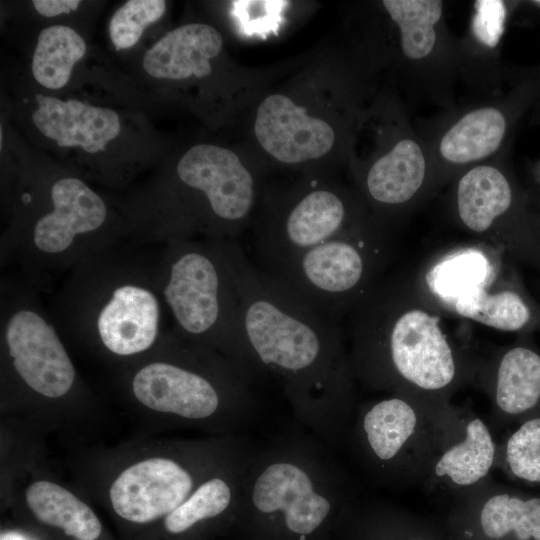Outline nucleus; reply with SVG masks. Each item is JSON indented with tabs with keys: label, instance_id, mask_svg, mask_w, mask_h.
<instances>
[{
	"label": "nucleus",
	"instance_id": "nucleus-1",
	"mask_svg": "<svg viewBox=\"0 0 540 540\" xmlns=\"http://www.w3.org/2000/svg\"><path fill=\"white\" fill-rule=\"evenodd\" d=\"M225 248L258 381L273 377L298 422L339 447L353 419L356 383L340 322L256 268L234 239H225Z\"/></svg>",
	"mask_w": 540,
	"mask_h": 540
},
{
	"label": "nucleus",
	"instance_id": "nucleus-2",
	"mask_svg": "<svg viewBox=\"0 0 540 540\" xmlns=\"http://www.w3.org/2000/svg\"><path fill=\"white\" fill-rule=\"evenodd\" d=\"M445 314L416 274L382 277L346 316L356 382L371 390L449 401L476 379L478 360L450 335Z\"/></svg>",
	"mask_w": 540,
	"mask_h": 540
},
{
	"label": "nucleus",
	"instance_id": "nucleus-3",
	"mask_svg": "<svg viewBox=\"0 0 540 540\" xmlns=\"http://www.w3.org/2000/svg\"><path fill=\"white\" fill-rule=\"evenodd\" d=\"M255 448L239 434L139 438L80 449L68 467L75 486L106 510L127 540H139L206 478Z\"/></svg>",
	"mask_w": 540,
	"mask_h": 540
},
{
	"label": "nucleus",
	"instance_id": "nucleus-4",
	"mask_svg": "<svg viewBox=\"0 0 540 540\" xmlns=\"http://www.w3.org/2000/svg\"><path fill=\"white\" fill-rule=\"evenodd\" d=\"M39 291L21 275L0 279V417L75 441L103 408L78 372Z\"/></svg>",
	"mask_w": 540,
	"mask_h": 540
},
{
	"label": "nucleus",
	"instance_id": "nucleus-5",
	"mask_svg": "<svg viewBox=\"0 0 540 540\" xmlns=\"http://www.w3.org/2000/svg\"><path fill=\"white\" fill-rule=\"evenodd\" d=\"M120 242L80 260L56 295L52 318L68 343L113 369L149 353L167 332L158 256Z\"/></svg>",
	"mask_w": 540,
	"mask_h": 540
},
{
	"label": "nucleus",
	"instance_id": "nucleus-6",
	"mask_svg": "<svg viewBox=\"0 0 540 540\" xmlns=\"http://www.w3.org/2000/svg\"><path fill=\"white\" fill-rule=\"evenodd\" d=\"M113 370L121 400L146 427L235 435L256 409L252 384L224 356L171 329L149 353Z\"/></svg>",
	"mask_w": 540,
	"mask_h": 540
},
{
	"label": "nucleus",
	"instance_id": "nucleus-7",
	"mask_svg": "<svg viewBox=\"0 0 540 540\" xmlns=\"http://www.w3.org/2000/svg\"><path fill=\"white\" fill-rule=\"evenodd\" d=\"M343 66L320 55L248 107L251 146L260 165L323 173L342 160L354 131Z\"/></svg>",
	"mask_w": 540,
	"mask_h": 540
},
{
	"label": "nucleus",
	"instance_id": "nucleus-8",
	"mask_svg": "<svg viewBox=\"0 0 540 540\" xmlns=\"http://www.w3.org/2000/svg\"><path fill=\"white\" fill-rule=\"evenodd\" d=\"M261 166L253 157L209 143L190 147L152 209L130 225V241L234 239L248 225L261 195Z\"/></svg>",
	"mask_w": 540,
	"mask_h": 540
},
{
	"label": "nucleus",
	"instance_id": "nucleus-9",
	"mask_svg": "<svg viewBox=\"0 0 540 540\" xmlns=\"http://www.w3.org/2000/svg\"><path fill=\"white\" fill-rule=\"evenodd\" d=\"M40 197L22 194L24 210L0 242L1 268L17 266L39 292H48L86 256L131 236L127 225L111 219L104 198L80 178L58 177L46 199Z\"/></svg>",
	"mask_w": 540,
	"mask_h": 540
},
{
	"label": "nucleus",
	"instance_id": "nucleus-10",
	"mask_svg": "<svg viewBox=\"0 0 540 540\" xmlns=\"http://www.w3.org/2000/svg\"><path fill=\"white\" fill-rule=\"evenodd\" d=\"M162 245L158 279L173 319L171 330L224 356L251 384L258 381L225 239H181Z\"/></svg>",
	"mask_w": 540,
	"mask_h": 540
},
{
	"label": "nucleus",
	"instance_id": "nucleus-11",
	"mask_svg": "<svg viewBox=\"0 0 540 540\" xmlns=\"http://www.w3.org/2000/svg\"><path fill=\"white\" fill-rule=\"evenodd\" d=\"M331 450L310 432L257 447L239 510L278 521L290 535L307 540L352 496L349 479Z\"/></svg>",
	"mask_w": 540,
	"mask_h": 540
},
{
	"label": "nucleus",
	"instance_id": "nucleus-12",
	"mask_svg": "<svg viewBox=\"0 0 540 540\" xmlns=\"http://www.w3.org/2000/svg\"><path fill=\"white\" fill-rule=\"evenodd\" d=\"M392 253V231L372 218L264 271L340 322L383 277Z\"/></svg>",
	"mask_w": 540,
	"mask_h": 540
},
{
	"label": "nucleus",
	"instance_id": "nucleus-13",
	"mask_svg": "<svg viewBox=\"0 0 540 540\" xmlns=\"http://www.w3.org/2000/svg\"><path fill=\"white\" fill-rule=\"evenodd\" d=\"M460 412L449 401L391 394L359 407L347 439L380 479H426Z\"/></svg>",
	"mask_w": 540,
	"mask_h": 540
},
{
	"label": "nucleus",
	"instance_id": "nucleus-14",
	"mask_svg": "<svg viewBox=\"0 0 540 540\" xmlns=\"http://www.w3.org/2000/svg\"><path fill=\"white\" fill-rule=\"evenodd\" d=\"M372 218L357 190L328 172L303 174L285 188L262 192L256 249L268 269Z\"/></svg>",
	"mask_w": 540,
	"mask_h": 540
},
{
	"label": "nucleus",
	"instance_id": "nucleus-15",
	"mask_svg": "<svg viewBox=\"0 0 540 540\" xmlns=\"http://www.w3.org/2000/svg\"><path fill=\"white\" fill-rule=\"evenodd\" d=\"M516 194L506 173L493 164L467 168L453 196L456 221L467 232L489 241L515 260L536 267L540 259V223L516 217Z\"/></svg>",
	"mask_w": 540,
	"mask_h": 540
},
{
	"label": "nucleus",
	"instance_id": "nucleus-16",
	"mask_svg": "<svg viewBox=\"0 0 540 540\" xmlns=\"http://www.w3.org/2000/svg\"><path fill=\"white\" fill-rule=\"evenodd\" d=\"M0 496L2 510L48 540H116L90 500L59 478L47 459L23 469Z\"/></svg>",
	"mask_w": 540,
	"mask_h": 540
},
{
	"label": "nucleus",
	"instance_id": "nucleus-17",
	"mask_svg": "<svg viewBox=\"0 0 540 540\" xmlns=\"http://www.w3.org/2000/svg\"><path fill=\"white\" fill-rule=\"evenodd\" d=\"M350 165L370 214L390 230L424 196L433 180L423 147L409 135L381 141L371 156Z\"/></svg>",
	"mask_w": 540,
	"mask_h": 540
},
{
	"label": "nucleus",
	"instance_id": "nucleus-18",
	"mask_svg": "<svg viewBox=\"0 0 540 540\" xmlns=\"http://www.w3.org/2000/svg\"><path fill=\"white\" fill-rule=\"evenodd\" d=\"M475 380L486 390L499 424L516 425L540 414V349L529 335L478 361Z\"/></svg>",
	"mask_w": 540,
	"mask_h": 540
},
{
	"label": "nucleus",
	"instance_id": "nucleus-19",
	"mask_svg": "<svg viewBox=\"0 0 540 540\" xmlns=\"http://www.w3.org/2000/svg\"><path fill=\"white\" fill-rule=\"evenodd\" d=\"M256 448L206 478L139 540H188L208 525L238 512L247 467Z\"/></svg>",
	"mask_w": 540,
	"mask_h": 540
},
{
	"label": "nucleus",
	"instance_id": "nucleus-20",
	"mask_svg": "<svg viewBox=\"0 0 540 540\" xmlns=\"http://www.w3.org/2000/svg\"><path fill=\"white\" fill-rule=\"evenodd\" d=\"M498 444L488 425L461 409L453 431L435 457L427 481L463 493L488 479L496 466Z\"/></svg>",
	"mask_w": 540,
	"mask_h": 540
},
{
	"label": "nucleus",
	"instance_id": "nucleus-21",
	"mask_svg": "<svg viewBox=\"0 0 540 540\" xmlns=\"http://www.w3.org/2000/svg\"><path fill=\"white\" fill-rule=\"evenodd\" d=\"M445 312L519 336L540 330V304L513 271L459 298Z\"/></svg>",
	"mask_w": 540,
	"mask_h": 540
},
{
	"label": "nucleus",
	"instance_id": "nucleus-22",
	"mask_svg": "<svg viewBox=\"0 0 540 540\" xmlns=\"http://www.w3.org/2000/svg\"><path fill=\"white\" fill-rule=\"evenodd\" d=\"M224 52L222 34L206 23L179 26L155 42L143 57L152 77L171 81L203 80L213 74Z\"/></svg>",
	"mask_w": 540,
	"mask_h": 540
},
{
	"label": "nucleus",
	"instance_id": "nucleus-23",
	"mask_svg": "<svg viewBox=\"0 0 540 540\" xmlns=\"http://www.w3.org/2000/svg\"><path fill=\"white\" fill-rule=\"evenodd\" d=\"M32 119L38 130L61 147H81L88 153L105 150L121 129L118 114L79 100L36 95Z\"/></svg>",
	"mask_w": 540,
	"mask_h": 540
},
{
	"label": "nucleus",
	"instance_id": "nucleus-24",
	"mask_svg": "<svg viewBox=\"0 0 540 540\" xmlns=\"http://www.w3.org/2000/svg\"><path fill=\"white\" fill-rule=\"evenodd\" d=\"M477 509L479 528L491 540H540V494L493 484L465 491Z\"/></svg>",
	"mask_w": 540,
	"mask_h": 540
},
{
	"label": "nucleus",
	"instance_id": "nucleus-25",
	"mask_svg": "<svg viewBox=\"0 0 540 540\" xmlns=\"http://www.w3.org/2000/svg\"><path fill=\"white\" fill-rule=\"evenodd\" d=\"M503 253L495 257L491 248H456L430 261L416 276L425 292L444 312L459 297L501 275L504 272Z\"/></svg>",
	"mask_w": 540,
	"mask_h": 540
},
{
	"label": "nucleus",
	"instance_id": "nucleus-26",
	"mask_svg": "<svg viewBox=\"0 0 540 540\" xmlns=\"http://www.w3.org/2000/svg\"><path fill=\"white\" fill-rule=\"evenodd\" d=\"M507 130L505 114L495 106L472 109L458 118L439 140L440 159L451 166L480 164L502 145Z\"/></svg>",
	"mask_w": 540,
	"mask_h": 540
},
{
	"label": "nucleus",
	"instance_id": "nucleus-27",
	"mask_svg": "<svg viewBox=\"0 0 540 540\" xmlns=\"http://www.w3.org/2000/svg\"><path fill=\"white\" fill-rule=\"evenodd\" d=\"M381 16L397 36L401 55L410 62L429 60L439 45L443 2L439 0H382Z\"/></svg>",
	"mask_w": 540,
	"mask_h": 540
},
{
	"label": "nucleus",
	"instance_id": "nucleus-28",
	"mask_svg": "<svg viewBox=\"0 0 540 540\" xmlns=\"http://www.w3.org/2000/svg\"><path fill=\"white\" fill-rule=\"evenodd\" d=\"M85 53L84 39L71 27L54 25L44 28L33 54V76L47 89H60L68 83L74 65Z\"/></svg>",
	"mask_w": 540,
	"mask_h": 540
},
{
	"label": "nucleus",
	"instance_id": "nucleus-29",
	"mask_svg": "<svg viewBox=\"0 0 540 540\" xmlns=\"http://www.w3.org/2000/svg\"><path fill=\"white\" fill-rule=\"evenodd\" d=\"M496 467L514 481L540 487V414L516 424L498 444Z\"/></svg>",
	"mask_w": 540,
	"mask_h": 540
},
{
	"label": "nucleus",
	"instance_id": "nucleus-30",
	"mask_svg": "<svg viewBox=\"0 0 540 540\" xmlns=\"http://www.w3.org/2000/svg\"><path fill=\"white\" fill-rule=\"evenodd\" d=\"M166 1L130 0L113 14L109 23L112 43L117 49H128L140 39L145 28L165 13Z\"/></svg>",
	"mask_w": 540,
	"mask_h": 540
},
{
	"label": "nucleus",
	"instance_id": "nucleus-31",
	"mask_svg": "<svg viewBox=\"0 0 540 540\" xmlns=\"http://www.w3.org/2000/svg\"><path fill=\"white\" fill-rule=\"evenodd\" d=\"M235 18L238 19L242 31L249 35L278 28L282 20L281 12L291 5L289 1H233L231 2Z\"/></svg>",
	"mask_w": 540,
	"mask_h": 540
},
{
	"label": "nucleus",
	"instance_id": "nucleus-32",
	"mask_svg": "<svg viewBox=\"0 0 540 540\" xmlns=\"http://www.w3.org/2000/svg\"><path fill=\"white\" fill-rule=\"evenodd\" d=\"M506 7L503 1L480 0L475 2L471 30L483 45L494 48L504 31Z\"/></svg>",
	"mask_w": 540,
	"mask_h": 540
},
{
	"label": "nucleus",
	"instance_id": "nucleus-33",
	"mask_svg": "<svg viewBox=\"0 0 540 540\" xmlns=\"http://www.w3.org/2000/svg\"><path fill=\"white\" fill-rule=\"evenodd\" d=\"M36 11L45 17H55L76 10L81 1L78 0H34Z\"/></svg>",
	"mask_w": 540,
	"mask_h": 540
},
{
	"label": "nucleus",
	"instance_id": "nucleus-34",
	"mask_svg": "<svg viewBox=\"0 0 540 540\" xmlns=\"http://www.w3.org/2000/svg\"><path fill=\"white\" fill-rule=\"evenodd\" d=\"M0 540H48L39 532L21 523L5 525L1 529Z\"/></svg>",
	"mask_w": 540,
	"mask_h": 540
},
{
	"label": "nucleus",
	"instance_id": "nucleus-35",
	"mask_svg": "<svg viewBox=\"0 0 540 540\" xmlns=\"http://www.w3.org/2000/svg\"><path fill=\"white\" fill-rule=\"evenodd\" d=\"M536 269L540 272V260H539V263H538Z\"/></svg>",
	"mask_w": 540,
	"mask_h": 540
},
{
	"label": "nucleus",
	"instance_id": "nucleus-36",
	"mask_svg": "<svg viewBox=\"0 0 540 540\" xmlns=\"http://www.w3.org/2000/svg\"><path fill=\"white\" fill-rule=\"evenodd\" d=\"M411 540H423V539H411Z\"/></svg>",
	"mask_w": 540,
	"mask_h": 540
},
{
	"label": "nucleus",
	"instance_id": "nucleus-37",
	"mask_svg": "<svg viewBox=\"0 0 540 540\" xmlns=\"http://www.w3.org/2000/svg\"><path fill=\"white\" fill-rule=\"evenodd\" d=\"M537 4H540V1H536Z\"/></svg>",
	"mask_w": 540,
	"mask_h": 540
}]
</instances>
